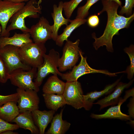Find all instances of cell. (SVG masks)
Returning a JSON list of instances; mask_svg holds the SVG:
<instances>
[{
  "label": "cell",
  "mask_w": 134,
  "mask_h": 134,
  "mask_svg": "<svg viewBox=\"0 0 134 134\" xmlns=\"http://www.w3.org/2000/svg\"><path fill=\"white\" fill-rule=\"evenodd\" d=\"M55 112L52 110L40 111L38 109L31 112L34 123L39 129V134L45 133L46 129L49 124L51 122Z\"/></svg>",
  "instance_id": "14"
},
{
  "label": "cell",
  "mask_w": 134,
  "mask_h": 134,
  "mask_svg": "<svg viewBox=\"0 0 134 134\" xmlns=\"http://www.w3.org/2000/svg\"><path fill=\"white\" fill-rule=\"evenodd\" d=\"M13 131L8 130L2 132L1 134H18L19 133Z\"/></svg>",
  "instance_id": "34"
},
{
  "label": "cell",
  "mask_w": 134,
  "mask_h": 134,
  "mask_svg": "<svg viewBox=\"0 0 134 134\" xmlns=\"http://www.w3.org/2000/svg\"><path fill=\"white\" fill-rule=\"evenodd\" d=\"M46 49L44 44L33 42L19 48V52L22 61L32 67L37 68L44 61L43 57Z\"/></svg>",
  "instance_id": "3"
},
{
  "label": "cell",
  "mask_w": 134,
  "mask_h": 134,
  "mask_svg": "<svg viewBox=\"0 0 134 134\" xmlns=\"http://www.w3.org/2000/svg\"><path fill=\"white\" fill-rule=\"evenodd\" d=\"M37 68L32 67L29 70L18 69L13 70L9 74V79L11 83L20 89L34 90L38 92L39 87L35 84L33 79L36 76Z\"/></svg>",
  "instance_id": "5"
},
{
  "label": "cell",
  "mask_w": 134,
  "mask_h": 134,
  "mask_svg": "<svg viewBox=\"0 0 134 134\" xmlns=\"http://www.w3.org/2000/svg\"><path fill=\"white\" fill-rule=\"evenodd\" d=\"M10 73L0 55V82L4 83L9 79Z\"/></svg>",
  "instance_id": "28"
},
{
  "label": "cell",
  "mask_w": 134,
  "mask_h": 134,
  "mask_svg": "<svg viewBox=\"0 0 134 134\" xmlns=\"http://www.w3.org/2000/svg\"><path fill=\"white\" fill-rule=\"evenodd\" d=\"M19 48L10 45L0 48V55L9 73L16 69H22L29 70L32 68L22 61L19 54Z\"/></svg>",
  "instance_id": "7"
},
{
  "label": "cell",
  "mask_w": 134,
  "mask_h": 134,
  "mask_svg": "<svg viewBox=\"0 0 134 134\" xmlns=\"http://www.w3.org/2000/svg\"><path fill=\"white\" fill-rule=\"evenodd\" d=\"M81 60L79 64L74 65L71 71L65 73H62L60 76L62 79L67 82H70L77 81L81 76L87 74V67L88 64L87 58L84 57L81 50L80 52Z\"/></svg>",
  "instance_id": "15"
},
{
  "label": "cell",
  "mask_w": 134,
  "mask_h": 134,
  "mask_svg": "<svg viewBox=\"0 0 134 134\" xmlns=\"http://www.w3.org/2000/svg\"><path fill=\"white\" fill-rule=\"evenodd\" d=\"M123 99L120 98L118 105L108 108L103 114H97L92 113L91 117L96 119H117L124 120H130V116L122 113L120 110L122 104L124 102Z\"/></svg>",
  "instance_id": "18"
},
{
  "label": "cell",
  "mask_w": 134,
  "mask_h": 134,
  "mask_svg": "<svg viewBox=\"0 0 134 134\" xmlns=\"http://www.w3.org/2000/svg\"><path fill=\"white\" fill-rule=\"evenodd\" d=\"M110 0L116 2L120 6H121L122 5V2L120 0Z\"/></svg>",
  "instance_id": "36"
},
{
  "label": "cell",
  "mask_w": 134,
  "mask_h": 134,
  "mask_svg": "<svg viewBox=\"0 0 134 134\" xmlns=\"http://www.w3.org/2000/svg\"><path fill=\"white\" fill-rule=\"evenodd\" d=\"M65 83L58 78L57 75L49 77L43 86L42 90L44 93L63 94L64 91Z\"/></svg>",
  "instance_id": "21"
},
{
  "label": "cell",
  "mask_w": 134,
  "mask_h": 134,
  "mask_svg": "<svg viewBox=\"0 0 134 134\" xmlns=\"http://www.w3.org/2000/svg\"><path fill=\"white\" fill-rule=\"evenodd\" d=\"M60 57L59 52L54 49H51L48 54L44 55L43 62L37 68L34 80V82L37 87H39L41 85L44 78L50 74L60 76L62 73L58 68Z\"/></svg>",
  "instance_id": "4"
},
{
  "label": "cell",
  "mask_w": 134,
  "mask_h": 134,
  "mask_svg": "<svg viewBox=\"0 0 134 134\" xmlns=\"http://www.w3.org/2000/svg\"><path fill=\"white\" fill-rule=\"evenodd\" d=\"M124 51L128 55L130 61V64L127 67L125 71L127 74V78L129 80L132 79L134 74V47L131 45L128 47L125 48Z\"/></svg>",
  "instance_id": "25"
},
{
  "label": "cell",
  "mask_w": 134,
  "mask_h": 134,
  "mask_svg": "<svg viewBox=\"0 0 134 134\" xmlns=\"http://www.w3.org/2000/svg\"><path fill=\"white\" fill-rule=\"evenodd\" d=\"M83 0H71L63 3V9L67 18L69 19L74 9Z\"/></svg>",
  "instance_id": "27"
},
{
  "label": "cell",
  "mask_w": 134,
  "mask_h": 134,
  "mask_svg": "<svg viewBox=\"0 0 134 134\" xmlns=\"http://www.w3.org/2000/svg\"><path fill=\"white\" fill-rule=\"evenodd\" d=\"M66 104L75 109L83 107V92L80 83L77 81L66 82L63 94Z\"/></svg>",
  "instance_id": "8"
},
{
  "label": "cell",
  "mask_w": 134,
  "mask_h": 134,
  "mask_svg": "<svg viewBox=\"0 0 134 134\" xmlns=\"http://www.w3.org/2000/svg\"><path fill=\"white\" fill-rule=\"evenodd\" d=\"M11 2L15 3H22L24 2L28 1L30 0H8Z\"/></svg>",
  "instance_id": "35"
},
{
  "label": "cell",
  "mask_w": 134,
  "mask_h": 134,
  "mask_svg": "<svg viewBox=\"0 0 134 134\" xmlns=\"http://www.w3.org/2000/svg\"><path fill=\"white\" fill-rule=\"evenodd\" d=\"M25 4L24 2L15 3L8 0H0V24L2 28L0 37H9L10 33L6 30L8 23L13 15Z\"/></svg>",
  "instance_id": "9"
},
{
  "label": "cell",
  "mask_w": 134,
  "mask_h": 134,
  "mask_svg": "<svg viewBox=\"0 0 134 134\" xmlns=\"http://www.w3.org/2000/svg\"><path fill=\"white\" fill-rule=\"evenodd\" d=\"M88 25L90 27L95 28L97 27L99 23V19L98 16L96 15H91L87 20Z\"/></svg>",
  "instance_id": "32"
},
{
  "label": "cell",
  "mask_w": 134,
  "mask_h": 134,
  "mask_svg": "<svg viewBox=\"0 0 134 134\" xmlns=\"http://www.w3.org/2000/svg\"><path fill=\"white\" fill-rule=\"evenodd\" d=\"M87 20L84 19H75L71 20L70 24L66 26L62 33L58 35L55 41L56 44L60 47L62 46L65 41H67L68 38L72 32L76 28L85 23Z\"/></svg>",
  "instance_id": "22"
},
{
  "label": "cell",
  "mask_w": 134,
  "mask_h": 134,
  "mask_svg": "<svg viewBox=\"0 0 134 134\" xmlns=\"http://www.w3.org/2000/svg\"><path fill=\"white\" fill-rule=\"evenodd\" d=\"M129 112L130 117L134 118V97L131 99V100L129 104Z\"/></svg>",
  "instance_id": "33"
},
{
  "label": "cell",
  "mask_w": 134,
  "mask_h": 134,
  "mask_svg": "<svg viewBox=\"0 0 134 134\" xmlns=\"http://www.w3.org/2000/svg\"><path fill=\"white\" fill-rule=\"evenodd\" d=\"M134 5V0H125V4L122 7L119 13L122 15L125 14L127 16L132 15L133 8Z\"/></svg>",
  "instance_id": "29"
},
{
  "label": "cell",
  "mask_w": 134,
  "mask_h": 134,
  "mask_svg": "<svg viewBox=\"0 0 134 134\" xmlns=\"http://www.w3.org/2000/svg\"><path fill=\"white\" fill-rule=\"evenodd\" d=\"M18 99V95L17 92L7 95H0V107L9 101H13L17 103Z\"/></svg>",
  "instance_id": "31"
},
{
  "label": "cell",
  "mask_w": 134,
  "mask_h": 134,
  "mask_svg": "<svg viewBox=\"0 0 134 134\" xmlns=\"http://www.w3.org/2000/svg\"><path fill=\"white\" fill-rule=\"evenodd\" d=\"M29 33L21 34L15 33L12 37H0V48L7 45L21 47L30 42H33L30 38Z\"/></svg>",
  "instance_id": "19"
},
{
  "label": "cell",
  "mask_w": 134,
  "mask_h": 134,
  "mask_svg": "<svg viewBox=\"0 0 134 134\" xmlns=\"http://www.w3.org/2000/svg\"><path fill=\"white\" fill-rule=\"evenodd\" d=\"M63 2L61 1L58 6L56 5H54L53 12L51 13L54 21V24L51 25L52 31V39L55 41L58 35V31L60 28L63 25H67L71 21L69 19L65 18L63 15Z\"/></svg>",
  "instance_id": "13"
},
{
  "label": "cell",
  "mask_w": 134,
  "mask_h": 134,
  "mask_svg": "<svg viewBox=\"0 0 134 134\" xmlns=\"http://www.w3.org/2000/svg\"><path fill=\"white\" fill-rule=\"evenodd\" d=\"M12 122L15 123L19 128L29 130L32 134H39V129L34 123L31 111L20 113Z\"/></svg>",
  "instance_id": "16"
},
{
  "label": "cell",
  "mask_w": 134,
  "mask_h": 134,
  "mask_svg": "<svg viewBox=\"0 0 134 134\" xmlns=\"http://www.w3.org/2000/svg\"><path fill=\"white\" fill-rule=\"evenodd\" d=\"M103 6L102 10L98 13L99 15L103 12H106L107 20L106 28L103 34L97 38L95 34H92L95 41L93 46L96 50L100 47L105 46L107 51L113 52L114 50L112 42L113 36L118 35L119 31L128 28L134 19V14L128 17H125L118 14L117 11L119 5L113 1L102 0Z\"/></svg>",
  "instance_id": "1"
},
{
  "label": "cell",
  "mask_w": 134,
  "mask_h": 134,
  "mask_svg": "<svg viewBox=\"0 0 134 134\" xmlns=\"http://www.w3.org/2000/svg\"><path fill=\"white\" fill-rule=\"evenodd\" d=\"M134 80L131 81L128 83L119 82L115 88L113 92L107 96L98 101L93 104H98L100 106V109H102L109 106L118 104L120 98V96L124 89L129 87L132 84Z\"/></svg>",
  "instance_id": "12"
},
{
  "label": "cell",
  "mask_w": 134,
  "mask_h": 134,
  "mask_svg": "<svg viewBox=\"0 0 134 134\" xmlns=\"http://www.w3.org/2000/svg\"><path fill=\"white\" fill-rule=\"evenodd\" d=\"M19 128L16 124L9 123L0 118V134L7 130L14 131L18 129Z\"/></svg>",
  "instance_id": "30"
},
{
  "label": "cell",
  "mask_w": 134,
  "mask_h": 134,
  "mask_svg": "<svg viewBox=\"0 0 134 134\" xmlns=\"http://www.w3.org/2000/svg\"><path fill=\"white\" fill-rule=\"evenodd\" d=\"M30 29L29 33L34 42L45 44L48 40L52 39L51 25L43 17H41L38 22Z\"/></svg>",
  "instance_id": "11"
},
{
  "label": "cell",
  "mask_w": 134,
  "mask_h": 134,
  "mask_svg": "<svg viewBox=\"0 0 134 134\" xmlns=\"http://www.w3.org/2000/svg\"><path fill=\"white\" fill-rule=\"evenodd\" d=\"M42 0H39L37 2V4L38 5H40V4L42 2Z\"/></svg>",
  "instance_id": "37"
},
{
  "label": "cell",
  "mask_w": 134,
  "mask_h": 134,
  "mask_svg": "<svg viewBox=\"0 0 134 134\" xmlns=\"http://www.w3.org/2000/svg\"><path fill=\"white\" fill-rule=\"evenodd\" d=\"M120 79L114 83L106 86L102 90L95 91L87 93L83 96V107L85 110H89L92 108L94 102L101 96L110 93L119 82Z\"/></svg>",
  "instance_id": "17"
},
{
  "label": "cell",
  "mask_w": 134,
  "mask_h": 134,
  "mask_svg": "<svg viewBox=\"0 0 134 134\" xmlns=\"http://www.w3.org/2000/svg\"><path fill=\"white\" fill-rule=\"evenodd\" d=\"M99 0H87L83 6L78 8L76 18L84 19L89 13V10L91 7Z\"/></svg>",
  "instance_id": "26"
},
{
  "label": "cell",
  "mask_w": 134,
  "mask_h": 134,
  "mask_svg": "<svg viewBox=\"0 0 134 134\" xmlns=\"http://www.w3.org/2000/svg\"><path fill=\"white\" fill-rule=\"evenodd\" d=\"M43 96L47 107L55 111L66 104L63 94L44 93Z\"/></svg>",
  "instance_id": "24"
},
{
  "label": "cell",
  "mask_w": 134,
  "mask_h": 134,
  "mask_svg": "<svg viewBox=\"0 0 134 134\" xmlns=\"http://www.w3.org/2000/svg\"><path fill=\"white\" fill-rule=\"evenodd\" d=\"M16 91L18 96V106L20 113L27 111L32 112L38 109L40 100L37 92L18 88Z\"/></svg>",
  "instance_id": "10"
},
{
  "label": "cell",
  "mask_w": 134,
  "mask_h": 134,
  "mask_svg": "<svg viewBox=\"0 0 134 134\" xmlns=\"http://www.w3.org/2000/svg\"><path fill=\"white\" fill-rule=\"evenodd\" d=\"M2 31V27L1 26V25L0 24V35L1 34V32Z\"/></svg>",
  "instance_id": "38"
},
{
  "label": "cell",
  "mask_w": 134,
  "mask_h": 134,
  "mask_svg": "<svg viewBox=\"0 0 134 134\" xmlns=\"http://www.w3.org/2000/svg\"><path fill=\"white\" fill-rule=\"evenodd\" d=\"M15 101H8L0 107V118L8 122H12L20 113Z\"/></svg>",
  "instance_id": "23"
},
{
  "label": "cell",
  "mask_w": 134,
  "mask_h": 134,
  "mask_svg": "<svg viewBox=\"0 0 134 134\" xmlns=\"http://www.w3.org/2000/svg\"><path fill=\"white\" fill-rule=\"evenodd\" d=\"M63 109L59 113L57 114L53 117L51 121L50 126L46 134H64L68 130L71 124L62 119Z\"/></svg>",
  "instance_id": "20"
},
{
  "label": "cell",
  "mask_w": 134,
  "mask_h": 134,
  "mask_svg": "<svg viewBox=\"0 0 134 134\" xmlns=\"http://www.w3.org/2000/svg\"><path fill=\"white\" fill-rule=\"evenodd\" d=\"M41 10V6L38 5L35 0H30L11 17L9 20L10 24L6 28L7 31L9 32L12 30L19 29L23 33H29L30 29L26 25L25 19L27 17H39Z\"/></svg>",
  "instance_id": "2"
},
{
  "label": "cell",
  "mask_w": 134,
  "mask_h": 134,
  "mask_svg": "<svg viewBox=\"0 0 134 134\" xmlns=\"http://www.w3.org/2000/svg\"><path fill=\"white\" fill-rule=\"evenodd\" d=\"M79 39L74 42L68 40L66 41L62 56L59 61L58 69L60 72L71 69L78 61L81 50L79 47Z\"/></svg>",
  "instance_id": "6"
}]
</instances>
